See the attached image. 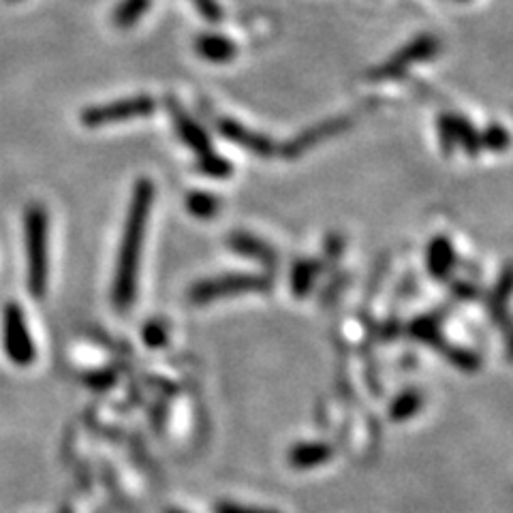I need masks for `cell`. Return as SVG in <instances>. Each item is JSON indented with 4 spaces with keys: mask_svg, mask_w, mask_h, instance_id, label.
<instances>
[{
    "mask_svg": "<svg viewBox=\"0 0 513 513\" xmlns=\"http://www.w3.org/2000/svg\"><path fill=\"white\" fill-rule=\"evenodd\" d=\"M86 383L97 392H105L116 383V373L114 370H97V373H90L86 376Z\"/></svg>",
    "mask_w": 513,
    "mask_h": 513,
    "instance_id": "obj_28",
    "label": "cell"
},
{
    "mask_svg": "<svg viewBox=\"0 0 513 513\" xmlns=\"http://www.w3.org/2000/svg\"><path fill=\"white\" fill-rule=\"evenodd\" d=\"M351 118L347 116H338V118H329V120H323L319 125L306 128L304 133H299L291 144L285 146V157L289 158H296L299 155H304L306 150L315 148L317 144L326 141L329 138H336V135L347 131L351 127Z\"/></svg>",
    "mask_w": 513,
    "mask_h": 513,
    "instance_id": "obj_8",
    "label": "cell"
},
{
    "mask_svg": "<svg viewBox=\"0 0 513 513\" xmlns=\"http://www.w3.org/2000/svg\"><path fill=\"white\" fill-rule=\"evenodd\" d=\"M441 52V41L434 37L432 33H422L415 39H411L409 43H404L394 56H389L385 62L375 67L368 73L370 80H398L409 71L413 64L417 62H428L432 58L439 56Z\"/></svg>",
    "mask_w": 513,
    "mask_h": 513,
    "instance_id": "obj_4",
    "label": "cell"
},
{
    "mask_svg": "<svg viewBox=\"0 0 513 513\" xmlns=\"http://www.w3.org/2000/svg\"><path fill=\"white\" fill-rule=\"evenodd\" d=\"M28 287L34 298H43L47 287V214L41 205H33L26 214Z\"/></svg>",
    "mask_w": 513,
    "mask_h": 513,
    "instance_id": "obj_2",
    "label": "cell"
},
{
    "mask_svg": "<svg viewBox=\"0 0 513 513\" xmlns=\"http://www.w3.org/2000/svg\"><path fill=\"white\" fill-rule=\"evenodd\" d=\"M195 11L204 17L205 22L210 24H218L225 20V9L218 0H191Z\"/></svg>",
    "mask_w": 513,
    "mask_h": 513,
    "instance_id": "obj_25",
    "label": "cell"
},
{
    "mask_svg": "<svg viewBox=\"0 0 513 513\" xmlns=\"http://www.w3.org/2000/svg\"><path fill=\"white\" fill-rule=\"evenodd\" d=\"M144 340L150 349H161V347L167 345L169 329L165 328L163 321H148L144 328Z\"/></svg>",
    "mask_w": 513,
    "mask_h": 513,
    "instance_id": "obj_24",
    "label": "cell"
},
{
    "mask_svg": "<svg viewBox=\"0 0 513 513\" xmlns=\"http://www.w3.org/2000/svg\"><path fill=\"white\" fill-rule=\"evenodd\" d=\"M163 513H186L185 509H178V507H169V509H165Z\"/></svg>",
    "mask_w": 513,
    "mask_h": 513,
    "instance_id": "obj_30",
    "label": "cell"
},
{
    "mask_svg": "<svg viewBox=\"0 0 513 513\" xmlns=\"http://www.w3.org/2000/svg\"><path fill=\"white\" fill-rule=\"evenodd\" d=\"M456 263H458V255L456 249H453L451 240L447 238V235H436L426 249V268L430 276L436 280L450 279Z\"/></svg>",
    "mask_w": 513,
    "mask_h": 513,
    "instance_id": "obj_12",
    "label": "cell"
},
{
    "mask_svg": "<svg viewBox=\"0 0 513 513\" xmlns=\"http://www.w3.org/2000/svg\"><path fill=\"white\" fill-rule=\"evenodd\" d=\"M439 141L441 148H443L445 155H451L453 148H456V138H453V125H451V114L439 116Z\"/></svg>",
    "mask_w": 513,
    "mask_h": 513,
    "instance_id": "obj_27",
    "label": "cell"
},
{
    "mask_svg": "<svg viewBox=\"0 0 513 513\" xmlns=\"http://www.w3.org/2000/svg\"><path fill=\"white\" fill-rule=\"evenodd\" d=\"M272 287V280L265 274H225L216 279L195 282L188 291L193 304H208L214 299L244 296V293H265Z\"/></svg>",
    "mask_w": 513,
    "mask_h": 513,
    "instance_id": "obj_3",
    "label": "cell"
},
{
    "mask_svg": "<svg viewBox=\"0 0 513 513\" xmlns=\"http://www.w3.org/2000/svg\"><path fill=\"white\" fill-rule=\"evenodd\" d=\"M195 169H197L202 176H208V178H214V180L229 178V176L233 174L232 161H229V158H225V157L214 155L212 150L205 152V155L197 157Z\"/></svg>",
    "mask_w": 513,
    "mask_h": 513,
    "instance_id": "obj_19",
    "label": "cell"
},
{
    "mask_svg": "<svg viewBox=\"0 0 513 513\" xmlns=\"http://www.w3.org/2000/svg\"><path fill=\"white\" fill-rule=\"evenodd\" d=\"M451 125H453V138H456V144L462 146L467 150L469 157H477L481 150V138L480 133L475 131V127L470 125L464 116L451 114Z\"/></svg>",
    "mask_w": 513,
    "mask_h": 513,
    "instance_id": "obj_18",
    "label": "cell"
},
{
    "mask_svg": "<svg viewBox=\"0 0 513 513\" xmlns=\"http://www.w3.org/2000/svg\"><path fill=\"white\" fill-rule=\"evenodd\" d=\"M453 293H456V296H460V298H475L477 296L475 287L467 285V282H458V285L453 287Z\"/></svg>",
    "mask_w": 513,
    "mask_h": 513,
    "instance_id": "obj_29",
    "label": "cell"
},
{
    "mask_svg": "<svg viewBox=\"0 0 513 513\" xmlns=\"http://www.w3.org/2000/svg\"><path fill=\"white\" fill-rule=\"evenodd\" d=\"M150 7L152 0H118L114 11H111V24L120 31H128L144 20Z\"/></svg>",
    "mask_w": 513,
    "mask_h": 513,
    "instance_id": "obj_15",
    "label": "cell"
},
{
    "mask_svg": "<svg viewBox=\"0 0 513 513\" xmlns=\"http://www.w3.org/2000/svg\"><path fill=\"white\" fill-rule=\"evenodd\" d=\"M456 3H460V5H467V3H470V0H456Z\"/></svg>",
    "mask_w": 513,
    "mask_h": 513,
    "instance_id": "obj_31",
    "label": "cell"
},
{
    "mask_svg": "<svg viewBox=\"0 0 513 513\" xmlns=\"http://www.w3.org/2000/svg\"><path fill=\"white\" fill-rule=\"evenodd\" d=\"M481 148H488L492 152H503L509 146V133H507L505 127L500 125H488L486 131L481 135Z\"/></svg>",
    "mask_w": 513,
    "mask_h": 513,
    "instance_id": "obj_23",
    "label": "cell"
},
{
    "mask_svg": "<svg viewBox=\"0 0 513 513\" xmlns=\"http://www.w3.org/2000/svg\"><path fill=\"white\" fill-rule=\"evenodd\" d=\"M152 202H155V185L148 178L135 182L120 252H118L114 287H111V298H114V306L118 310L131 309L135 293H138L139 255L141 246H144Z\"/></svg>",
    "mask_w": 513,
    "mask_h": 513,
    "instance_id": "obj_1",
    "label": "cell"
},
{
    "mask_svg": "<svg viewBox=\"0 0 513 513\" xmlns=\"http://www.w3.org/2000/svg\"><path fill=\"white\" fill-rule=\"evenodd\" d=\"M509 293H511V272L509 270H505L503 276H500V282L494 289L492 293V299H490V310L492 315L497 317V321L503 319V310L507 306V299H509Z\"/></svg>",
    "mask_w": 513,
    "mask_h": 513,
    "instance_id": "obj_21",
    "label": "cell"
},
{
    "mask_svg": "<svg viewBox=\"0 0 513 513\" xmlns=\"http://www.w3.org/2000/svg\"><path fill=\"white\" fill-rule=\"evenodd\" d=\"M193 50L202 61L210 64H227L238 56L235 41L221 33H199L193 41Z\"/></svg>",
    "mask_w": 513,
    "mask_h": 513,
    "instance_id": "obj_10",
    "label": "cell"
},
{
    "mask_svg": "<svg viewBox=\"0 0 513 513\" xmlns=\"http://www.w3.org/2000/svg\"><path fill=\"white\" fill-rule=\"evenodd\" d=\"M321 274V263L315 261V259H299V261L293 263L291 268V279H289V285H291V291L296 298H306L315 287L317 279Z\"/></svg>",
    "mask_w": 513,
    "mask_h": 513,
    "instance_id": "obj_14",
    "label": "cell"
},
{
    "mask_svg": "<svg viewBox=\"0 0 513 513\" xmlns=\"http://www.w3.org/2000/svg\"><path fill=\"white\" fill-rule=\"evenodd\" d=\"M11 3H15V0H11Z\"/></svg>",
    "mask_w": 513,
    "mask_h": 513,
    "instance_id": "obj_32",
    "label": "cell"
},
{
    "mask_svg": "<svg viewBox=\"0 0 513 513\" xmlns=\"http://www.w3.org/2000/svg\"><path fill=\"white\" fill-rule=\"evenodd\" d=\"M227 244L233 252H238V255L246 259H252V261L261 263L265 268H276V263H279V257H276V251L272 246L252 233L235 232L229 235Z\"/></svg>",
    "mask_w": 513,
    "mask_h": 513,
    "instance_id": "obj_11",
    "label": "cell"
},
{
    "mask_svg": "<svg viewBox=\"0 0 513 513\" xmlns=\"http://www.w3.org/2000/svg\"><path fill=\"white\" fill-rule=\"evenodd\" d=\"M167 109H169L171 118H174V125H176V131H178V138L185 141V144L195 152V155L199 157V155H205V152L212 150L210 135L205 133L204 128L199 127L197 122H195L193 118L186 114L185 109L180 108L176 99L167 97Z\"/></svg>",
    "mask_w": 513,
    "mask_h": 513,
    "instance_id": "obj_9",
    "label": "cell"
},
{
    "mask_svg": "<svg viewBox=\"0 0 513 513\" xmlns=\"http://www.w3.org/2000/svg\"><path fill=\"white\" fill-rule=\"evenodd\" d=\"M423 406V396L420 389H404L403 394H398L394 398V403L389 404V420L392 422H409Z\"/></svg>",
    "mask_w": 513,
    "mask_h": 513,
    "instance_id": "obj_16",
    "label": "cell"
},
{
    "mask_svg": "<svg viewBox=\"0 0 513 513\" xmlns=\"http://www.w3.org/2000/svg\"><path fill=\"white\" fill-rule=\"evenodd\" d=\"M157 109V101L150 94H133V97L118 99V101L92 105L81 111V122L86 127H109L118 125V122L138 120V118L150 116Z\"/></svg>",
    "mask_w": 513,
    "mask_h": 513,
    "instance_id": "obj_5",
    "label": "cell"
},
{
    "mask_svg": "<svg viewBox=\"0 0 513 513\" xmlns=\"http://www.w3.org/2000/svg\"><path fill=\"white\" fill-rule=\"evenodd\" d=\"M441 351L447 353V359H450V362L460 370L473 373V370L480 368V357H477L473 351L462 349V347H447V345Z\"/></svg>",
    "mask_w": 513,
    "mask_h": 513,
    "instance_id": "obj_22",
    "label": "cell"
},
{
    "mask_svg": "<svg viewBox=\"0 0 513 513\" xmlns=\"http://www.w3.org/2000/svg\"><path fill=\"white\" fill-rule=\"evenodd\" d=\"M214 513H280V511L270 509V507H257V505L233 503V500H221V503H216Z\"/></svg>",
    "mask_w": 513,
    "mask_h": 513,
    "instance_id": "obj_26",
    "label": "cell"
},
{
    "mask_svg": "<svg viewBox=\"0 0 513 513\" xmlns=\"http://www.w3.org/2000/svg\"><path fill=\"white\" fill-rule=\"evenodd\" d=\"M334 456V447L323 441H310V443H298L287 451L289 467L296 470H310L329 462Z\"/></svg>",
    "mask_w": 513,
    "mask_h": 513,
    "instance_id": "obj_13",
    "label": "cell"
},
{
    "mask_svg": "<svg viewBox=\"0 0 513 513\" xmlns=\"http://www.w3.org/2000/svg\"><path fill=\"white\" fill-rule=\"evenodd\" d=\"M218 133L223 135L227 141H232V144L240 146V148L252 152V155L257 157H274L276 152V146L274 141L270 138H265V135L252 131V128L240 125V122L232 120V118H223L221 122L216 125Z\"/></svg>",
    "mask_w": 513,
    "mask_h": 513,
    "instance_id": "obj_7",
    "label": "cell"
},
{
    "mask_svg": "<svg viewBox=\"0 0 513 513\" xmlns=\"http://www.w3.org/2000/svg\"><path fill=\"white\" fill-rule=\"evenodd\" d=\"M5 349L17 366H28L34 359V345L17 304H9L5 310Z\"/></svg>",
    "mask_w": 513,
    "mask_h": 513,
    "instance_id": "obj_6",
    "label": "cell"
},
{
    "mask_svg": "<svg viewBox=\"0 0 513 513\" xmlns=\"http://www.w3.org/2000/svg\"><path fill=\"white\" fill-rule=\"evenodd\" d=\"M218 208H221V202H218V199L212 193L195 191V193L186 195V210L191 212L195 218L208 221V218L216 216Z\"/></svg>",
    "mask_w": 513,
    "mask_h": 513,
    "instance_id": "obj_20",
    "label": "cell"
},
{
    "mask_svg": "<svg viewBox=\"0 0 513 513\" xmlns=\"http://www.w3.org/2000/svg\"><path fill=\"white\" fill-rule=\"evenodd\" d=\"M411 334L423 345H432L436 349H443L445 340L441 334V317L439 315H423L420 319L411 323Z\"/></svg>",
    "mask_w": 513,
    "mask_h": 513,
    "instance_id": "obj_17",
    "label": "cell"
}]
</instances>
